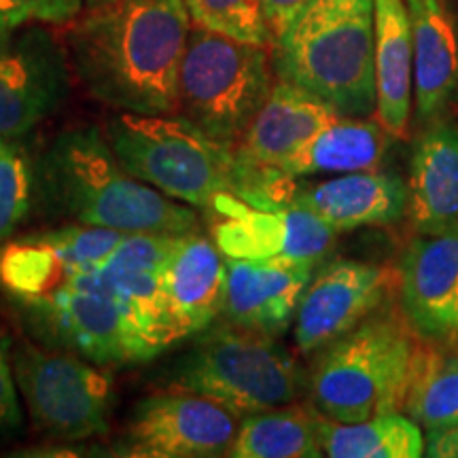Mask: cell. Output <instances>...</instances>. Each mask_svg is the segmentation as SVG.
I'll list each match as a JSON object with an SVG mask.
<instances>
[{
  "label": "cell",
  "instance_id": "obj_14",
  "mask_svg": "<svg viewBox=\"0 0 458 458\" xmlns=\"http://www.w3.org/2000/svg\"><path fill=\"white\" fill-rule=\"evenodd\" d=\"M394 274L368 261H331L314 274L300 306L293 334L303 354H314L351 334L365 318L386 306Z\"/></svg>",
  "mask_w": 458,
  "mask_h": 458
},
{
  "label": "cell",
  "instance_id": "obj_1",
  "mask_svg": "<svg viewBox=\"0 0 458 458\" xmlns=\"http://www.w3.org/2000/svg\"><path fill=\"white\" fill-rule=\"evenodd\" d=\"M189 32L185 0H113L74 21L66 34L68 60L102 105L172 114Z\"/></svg>",
  "mask_w": 458,
  "mask_h": 458
},
{
  "label": "cell",
  "instance_id": "obj_10",
  "mask_svg": "<svg viewBox=\"0 0 458 458\" xmlns=\"http://www.w3.org/2000/svg\"><path fill=\"white\" fill-rule=\"evenodd\" d=\"M250 204L306 210L340 233L397 223L408 210V182L380 170L348 172L318 182H301L270 170Z\"/></svg>",
  "mask_w": 458,
  "mask_h": 458
},
{
  "label": "cell",
  "instance_id": "obj_5",
  "mask_svg": "<svg viewBox=\"0 0 458 458\" xmlns=\"http://www.w3.org/2000/svg\"><path fill=\"white\" fill-rule=\"evenodd\" d=\"M105 136L130 174L176 202L213 208L219 198L242 193L246 172L236 148L181 114L119 113L108 119Z\"/></svg>",
  "mask_w": 458,
  "mask_h": 458
},
{
  "label": "cell",
  "instance_id": "obj_15",
  "mask_svg": "<svg viewBox=\"0 0 458 458\" xmlns=\"http://www.w3.org/2000/svg\"><path fill=\"white\" fill-rule=\"evenodd\" d=\"M399 312L428 346L458 344V227L416 233L397 270Z\"/></svg>",
  "mask_w": 458,
  "mask_h": 458
},
{
  "label": "cell",
  "instance_id": "obj_11",
  "mask_svg": "<svg viewBox=\"0 0 458 458\" xmlns=\"http://www.w3.org/2000/svg\"><path fill=\"white\" fill-rule=\"evenodd\" d=\"M238 422L240 418L215 399L168 388L136 405L119 454L136 458L227 456Z\"/></svg>",
  "mask_w": 458,
  "mask_h": 458
},
{
  "label": "cell",
  "instance_id": "obj_4",
  "mask_svg": "<svg viewBox=\"0 0 458 458\" xmlns=\"http://www.w3.org/2000/svg\"><path fill=\"white\" fill-rule=\"evenodd\" d=\"M420 340L403 314L382 306L351 334L317 352L310 397L335 422L403 411Z\"/></svg>",
  "mask_w": 458,
  "mask_h": 458
},
{
  "label": "cell",
  "instance_id": "obj_33",
  "mask_svg": "<svg viewBox=\"0 0 458 458\" xmlns=\"http://www.w3.org/2000/svg\"><path fill=\"white\" fill-rule=\"evenodd\" d=\"M85 3H88V7H89V9H94V7H100V4L113 3V0H85Z\"/></svg>",
  "mask_w": 458,
  "mask_h": 458
},
{
  "label": "cell",
  "instance_id": "obj_21",
  "mask_svg": "<svg viewBox=\"0 0 458 458\" xmlns=\"http://www.w3.org/2000/svg\"><path fill=\"white\" fill-rule=\"evenodd\" d=\"M337 117L342 114L318 96L278 79L266 105L236 145V156L253 168L278 170Z\"/></svg>",
  "mask_w": 458,
  "mask_h": 458
},
{
  "label": "cell",
  "instance_id": "obj_28",
  "mask_svg": "<svg viewBox=\"0 0 458 458\" xmlns=\"http://www.w3.org/2000/svg\"><path fill=\"white\" fill-rule=\"evenodd\" d=\"M185 7L196 26L246 43L272 41L261 0H185Z\"/></svg>",
  "mask_w": 458,
  "mask_h": 458
},
{
  "label": "cell",
  "instance_id": "obj_23",
  "mask_svg": "<svg viewBox=\"0 0 458 458\" xmlns=\"http://www.w3.org/2000/svg\"><path fill=\"white\" fill-rule=\"evenodd\" d=\"M394 136L371 117H337L280 165L291 179L377 170Z\"/></svg>",
  "mask_w": 458,
  "mask_h": 458
},
{
  "label": "cell",
  "instance_id": "obj_20",
  "mask_svg": "<svg viewBox=\"0 0 458 458\" xmlns=\"http://www.w3.org/2000/svg\"><path fill=\"white\" fill-rule=\"evenodd\" d=\"M405 215L416 233L458 227V123L452 114L418 131L410 157Z\"/></svg>",
  "mask_w": 458,
  "mask_h": 458
},
{
  "label": "cell",
  "instance_id": "obj_19",
  "mask_svg": "<svg viewBox=\"0 0 458 458\" xmlns=\"http://www.w3.org/2000/svg\"><path fill=\"white\" fill-rule=\"evenodd\" d=\"M418 128L458 105V26L448 0H408Z\"/></svg>",
  "mask_w": 458,
  "mask_h": 458
},
{
  "label": "cell",
  "instance_id": "obj_18",
  "mask_svg": "<svg viewBox=\"0 0 458 458\" xmlns=\"http://www.w3.org/2000/svg\"><path fill=\"white\" fill-rule=\"evenodd\" d=\"M162 289L174 344L208 329L223 310L225 257L219 246L198 232L176 238L164 263Z\"/></svg>",
  "mask_w": 458,
  "mask_h": 458
},
{
  "label": "cell",
  "instance_id": "obj_32",
  "mask_svg": "<svg viewBox=\"0 0 458 458\" xmlns=\"http://www.w3.org/2000/svg\"><path fill=\"white\" fill-rule=\"evenodd\" d=\"M425 456L458 458V420L448 427L425 431Z\"/></svg>",
  "mask_w": 458,
  "mask_h": 458
},
{
  "label": "cell",
  "instance_id": "obj_12",
  "mask_svg": "<svg viewBox=\"0 0 458 458\" xmlns=\"http://www.w3.org/2000/svg\"><path fill=\"white\" fill-rule=\"evenodd\" d=\"M71 60L43 24L0 37V136L21 139L71 94Z\"/></svg>",
  "mask_w": 458,
  "mask_h": 458
},
{
  "label": "cell",
  "instance_id": "obj_9",
  "mask_svg": "<svg viewBox=\"0 0 458 458\" xmlns=\"http://www.w3.org/2000/svg\"><path fill=\"white\" fill-rule=\"evenodd\" d=\"M17 308L43 342L100 368H122L156 357L122 301L102 280L98 267L79 274L41 300Z\"/></svg>",
  "mask_w": 458,
  "mask_h": 458
},
{
  "label": "cell",
  "instance_id": "obj_13",
  "mask_svg": "<svg viewBox=\"0 0 458 458\" xmlns=\"http://www.w3.org/2000/svg\"><path fill=\"white\" fill-rule=\"evenodd\" d=\"M125 233L91 225H68L55 232L9 240L0 249V286L15 306L41 300L100 267Z\"/></svg>",
  "mask_w": 458,
  "mask_h": 458
},
{
  "label": "cell",
  "instance_id": "obj_17",
  "mask_svg": "<svg viewBox=\"0 0 458 458\" xmlns=\"http://www.w3.org/2000/svg\"><path fill=\"white\" fill-rule=\"evenodd\" d=\"M314 270L317 266L301 261L225 257L221 314L233 327L272 337L284 334Z\"/></svg>",
  "mask_w": 458,
  "mask_h": 458
},
{
  "label": "cell",
  "instance_id": "obj_25",
  "mask_svg": "<svg viewBox=\"0 0 458 458\" xmlns=\"http://www.w3.org/2000/svg\"><path fill=\"white\" fill-rule=\"evenodd\" d=\"M318 433L323 454L331 458L425 456V431L401 411L359 422H335L320 416Z\"/></svg>",
  "mask_w": 458,
  "mask_h": 458
},
{
  "label": "cell",
  "instance_id": "obj_24",
  "mask_svg": "<svg viewBox=\"0 0 458 458\" xmlns=\"http://www.w3.org/2000/svg\"><path fill=\"white\" fill-rule=\"evenodd\" d=\"M320 414L308 405H280L240 418L232 458H318Z\"/></svg>",
  "mask_w": 458,
  "mask_h": 458
},
{
  "label": "cell",
  "instance_id": "obj_26",
  "mask_svg": "<svg viewBox=\"0 0 458 458\" xmlns=\"http://www.w3.org/2000/svg\"><path fill=\"white\" fill-rule=\"evenodd\" d=\"M425 346L420 342L403 414L433 431L458 420V348Z\"/></svg>",
  "mask_w": 458,
  "mask_h": 458
},
{
  "label": "cell",
  "instance_id": "obj_29",
  "mask_svg": "<svg viewBox=\"0 0 458 458\" xmlns=\"http://www.w3.org/2000/svg\"><path fill=\"white\" fill-rule=\"evenodd\" d=\"M83 0H0V37L32 24H71Z\"/></svg>",
  "mask_w": 458,
  "mask_h": 458
},
{
  "label": "cell",
  "instance_id": "obj_27",
  "mask_svg": "<svg viewBox=\"0 0 458 458\" xmlns=\"http://www.w3.org/2000/svg\"><path fill=\"white\" fill-rule=\"evenodd\" d=\"M37 174L17 139L0 136V244L13 236L30 210Z\"/></svg>",
  "mask_w": 458,
  "mask_h": 458
},
{
  "label": "cell",
  "instance_id": "obj_22",
  "mask_svg": "<svg viewBox=\"0 0 458 458\" xmlns=\"http://www.w3.org/2000/svg\"><path fill=\"white\" fill-rule=\"evenodd\" d=\"M376 3V119L394 139L410 125L414 96V49L408 0Z\"/></svg>",
  "mask_w": 458,
  "mask_h": 458
},
{
  "label": "cell",
  "instance_id": "obj_30",
  "mask_svg": "<svg viewBox=\"0 0 458 458\" xmlns=\"http://www.w3.org/2000/svg\"><path fill=\"white\" fill-rule=\"evenodd\" d=\"M11 342L7 334L0 329V433H11L21 427L20 397H17V382L13 374V359H11Z\"/></svg>",
  "mask_w": 458,
  "mask_h": 458
},
{
  "label": "cell",
  "instance_id": "obj_3",
  "mask_svg": "<svg viewBox=\"0 0 458 458\" xmlns=\"http://www.w3.org/2000/svg\"><path fill=\"white\" fill-rule=\"evenodd\" d=\"M272 43L278 79L344 117L376 113L374 0H308Z\"/></svg>",
  "mask_w": 458,
  "mask_h": 458
},
{
  "label": "cell",
  "instance_id": "obj_6",
  "mask_svg": "<svg viewBox=\"0 0 458 458\" xmlns=\"http://www.w3.org/2000/svg\"><path fill=\"white\" fill-rule=\"evenodd\" d=\"M168 388L215 399L238 418L295 403L301 369L272 335L225 327L199 337L165 376Z\"/></svg>",
  "mask_w": 458,
  "mask_h": 458
},
{
  "label": "cell",
  "instance_id": "obj_31",
  "mask_svg": "<svg viewBox=\"0 0 458 458\" xmlns=\"http://www.w3.org/2000/svg\"><path fill=\"white\" fill-rule=\"evenodd\" d=\"M261 3L263 17H266L267 30H270V37L274 41V38L289 26V21L293 20L297 11H300L308 0H261Z\"/></svg>",
  "mask_w": 458,
  "mask_h": 458
},
{
  "label": "cell",
  "instance_id": "obj_2",
  "mask_svg": "<svg viewBox=\"0 0 458 458\" xmlns=\"http://www.w3.org/2000/svg\"><path fill=\"white\" fill-rule=\"evenodd\" d=\"M43 202L81 225L122 233L198 232L193 206L176 202L130 174L94 125L57 134L34 165Z\"/></svg>",
  "mask_w": 458,
  "mask_h": 458
},
{
  "label": "cell",
  "instance_id": "obj_8",
  "mask_svg": "<svg viewBox=\"0 0 458 458\" xmlns=\"http://www.w3.org/2000/svg\"><path fill=\"white\" fill-rule=\"evenodd\" d=\"M11 359L34 427L64 442L108 433L113 380L105 368L64 348L30 342L17 344Z\"/></svg>",
  "mask_w": 458,
  "mask_h": 458
},
{
  "label": "cell",
  "instance_id": "obj_7",
  "mask_svg": "<svg viewBox=\"0 0 458 458\" xmlns=\"http://www.w3.org/2000/svg\"><path fill=\"white\" fill-rule=\"evenodd\" d=\"M272 88L266 45L191 28L179 72L181 117L236 148Z\"/></svg>",
  "mask_w": 458,
  "mask_h": 458
},
{
  "label": "cell",
  "instance_id": "obj_16",
  "mask_svg": "<svg viewBox=\"0 0 458 458\" xmlns=\"http://www.w3.org/2000/svg\"><path fill=\"white\" fill-rule=\"evenodd\" d=\"M221 221L215 244L229 259H289L318 266L334 246L335 229L300 208H261L238 196L213 204Z\"/></svg>",
  "mask_w": 458,
  "mask_h": 458
}]
</instances>
